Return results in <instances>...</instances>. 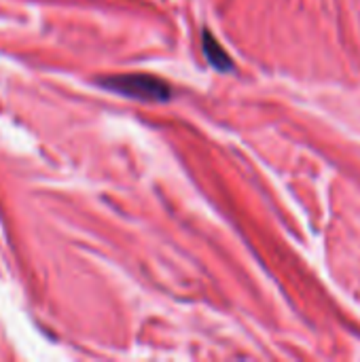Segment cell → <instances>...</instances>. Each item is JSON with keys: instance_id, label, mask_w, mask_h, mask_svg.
<instances>
[{"instance_id": "obj_2", "label": "cell", "mask_w": 360, "mask_h": 362, "mask_svg": "<svg viewBox=\"0 0 360 362\" xmlns=\"http://www.w3.org/2000/svg\"><path fill=\"white\" fill-rule=\"evenodd\" d=\"M204 51H206L208 62H210L216 70H233V62L229 59L227 51L212 38L210 32L204 34Z\"/></svg>"}, {"instance_id": "obj_1", "label": "cell", "mask_w": 360, "mask_h": 362, "mask_svg": "<svg viewBox=\"0 0 360 362\" xmlns=\"http://www.w3.org/2000/svg\"><path fill=\"white\" fill-rule=\"evenodd\" d=\"M104 87H108L115 93L134 98V100H144V102H166L170 98V87L149 74H121V76H110L102 81Z\"/></svg>"}]
</instances>
